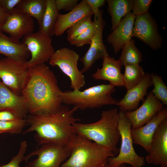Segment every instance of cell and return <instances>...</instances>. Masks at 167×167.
I'll use <instances>...</instances> for the list:
<instances>
[{"mask_svg": "<svg viewBox=\"0 0 167 167\" xmlns=\"http://www.w3.org/2000/svg\"><path fill=\"white\" fill-rule=\"evenodd\" d=\"M59 88L53 72L45 63L28 68L21 95L28 113L40 115L56 113L62 105Z\"/></svg>", "mask_w": 167, "mask_h": 167, "instance_id": "6da1fadb", "label": "cell"}, {"mask_svg": "<svg viewBox=\"0 0 167 167\" xmlns=\"http://www.w3.org/2000/svg\"><path fill=\"white\" fill-rule=\"evenodd\" d=\"M78 109L62 105L55 113L40 115H29L26 119L29 127L23 134L34 131L38 144L48 143L66 144L75 135L73 124L81 119L74 114Z\"/></svg>", "mask_w": 167, "mask_h": 167, "instance_id": "7a4b0ae2", "label": "cell"}, {"mask_svg": "<svg viewBox=\"0 0 167 167\" xmlns=\"http://www.w3.org/2000/svg\"><path fill=\"white\" fill-rule=\"evenodd\" d=\"M119 112L117 108L103 111L97 121L73 124L75 135L105 148L115 155L119 152L117 144L120 138L118 128Z\"/></svg>", "mask_w": 167, "mask_h": 167, "instance_id": "3957f363", "label": "cell"}, {"mask_svg": "<svg viewBox=\"0 0 167 167\" xmlns=\"http://www.w3.org/2000/svg\"><path fill=\"white\" fill-rule=\"evenodd\" d=\"M69 158L60 167H103L115 155L109 149L75 135L68 143Z\"/></svg>", "mask_w": 167, "mask_h": 167, "instance_id": "277c9868", "label": "cell"}, {"mask_svg": "<svg viewBox=\"0 0 167 167\" xmlns=\"http://www.w3.org/2000/svg\"><path fill=\"white\" fill-rule=\"evenodd\" d=\"M115 87L110 84H101L85 90L62 91L61 96L62 103L72 105L78 109L99 108L108 105H116L118 101L112 96Z\"/></svg>", "mask_w": 167, "mask_h": 167, "instance_id": "5b68a950", "label": "cell"}, {"mask_svg": "<svg viewBox=\"0 0 167 167\" xmlns=\"http://www.w3.org/2000/svg\"><path fill=\"white\" fill-rule=\"evenodd\" d=\"M118 128L121 142L118 154L110 157L108 162L112 166L116 167L122 164H128L132 167H142L145 165V158L138 155L133 145L131 135V124L125 117V113L119 112Z\"/></svg>", "mask_w": 167, "mask_h": 167, "instance_id": "8992f818", "label": "cell"}, {"mask_svg": "<svg viewBox=\"0 0 167 167\" xmlns=\"http://www.w3.org/2000/svg\"><path fill=\"white\" fill-rule=\"evenodd\" d=\"M70 154L68 143H45L25 156L24 161L26 163L33 156L37 157L24 167H60Z\"/></svg>", "mask_w": 167, "mask_h": 167, "instance_id": "52a82bcc", "label": "cell"}, {"mask_svg": "<svg viewBox=\"0 0 167 167\" xmlns=\"http://www.w3.org/2000/svg\"><path fill=\"white\" fill-rule=\"evenodd\" d=\"M79 54L67 47L55 51L49 61L53 66H57L70 79L71 88L74 90H79L85 84V77L79 70L77 63Z\"/></svg>", "mask_w": 167, "mask_h": 167, "instance_id": "ba28073f", "label": "cell"}, {"mask_svg": "<svg viewBox=\"0 0 167 167\" xmlns=\"http://www.w3.org/2000/svg\"><path fill=\"white\" fill-rule=\"evenodd\" d=\"M22 43L27 46L31 55L30 59L25 62L28 69L49 62L55 51L51 37L39 30L24 36Z\"/></svg>", "mask_w": 167, "mask_h": 167, "instance_id": "9c48e42d", "label": "cell"}, {"mask_svg": "<svg viewBox=\"0 0 167 167\" xmlns=\"http://www.w3.org/2000/svg\"><path fill=\"white\" fill-rule=\"evenodd\" d=\"M25 62L6 58L0 60V80L15 93L21 95L27 79Z\"/></svg>", "mask_w": 167, "mask_h": 167, "instance_id": "30bf717a", "label": "cell"}, {"mask_svg": "<svg viewBox=\"0 0 167 167\" xmlns=\"http://www.w3.org/2000/svg\"><path fill=\"white\" fill-rule=\"evenodd\" d=\"M133 37L139 39L154 50L161 46L162 39L158 32L156 22L149 13L136 16Z\"/></svg>", "mask_w": 167, "mask_h": 167, "instance_id": "8fae6325", "label": "cell"}, {"mask_svg": "<svg viewBox=\"0 0 167 167\" xmlns=\"http://www.w3.org/2000/svg\"><path fill=\"white\" fill-rule=\"evenodd\" d=\"M102 12L99 16L94 17V22L96 24V30L90 44V46L84 55L80 59L83 64L81 72L87 71L92 65L100 59H103L109 55L103 41V32L105 22L102 17Z\"/></svg>", "mask_w": 167, "mask_h": 167, "instance_id": "7c38bea8", "label": "cell"}, {"mask_svg": "<svg viewBox=\"0 0 167 167\" xmlns=\"http://www.w3.org/2000/svg\"><path fill=\"white\" fill-rule=\"evenodd\" d=\"M145 160L149 164L167 167V118L159 125Z\"/></svg>", "mask_w": 167, "mask_h": 167, "instance_id": "4fadbf2b", "label": "cell"}, {"mask_svg": "<svg viewBox=\"0 0 167 167\" xmlns=\"http://www.w3.org/2000/svg\"><path fill=\"white\" fill-rule=\"evenodd\" d=\"M33 18L17 7L8 16L0 30L10 37L19 40L27 35L33 32Z\"/></svg>", "mask_w": 167, "mask_h": 167, "instance_id": "5bb4252c", "label": "cell"}, {"mask_svg": "<svg viewBox=\"0 0 167 167\" xmlns=\"http://www.w3.org/2000/svg\"><path fill=\"white\" fill-rule=\"evenodd\" d=\"M164 108L162 103L151 91L139 107L133 111L124 113L125 115L130 121L131 129H136L148 123L156 113Z\"/></svg>", "mask_w": 167, "mask_h": 167, "instance_id": "9a60e30c", "label": "cell"}, {"mask_svg": "<svg viewBox=\"0 0 167 167\" xmlns=\"http://www.w3.org/2000/svg\"><path fill=\"white\" fill-rule=\"evenodd\" d=\"M167 118V109L164 108L156 113L152 118L143 126L131 129V135L133 143L143 148L148 152L152 138L160 124Z\"/></svg>", "mask_w": 167, "mask_h": 167, "instance_id": "2e32d148", "label": "cell"}, {"mask_svg": "<svg viewBox=\"0 0 167 167\" xmlns=\"http://www.w3.org/2000/svg\"><path fill=\"white\" fill-rule=\"evenodd\" d=\"M150 74L145 73L141 82L137 85L127 90L124 97L116 104L120 111L124 113L131 112L138 108L140 101L147 94L148 88L152 86Z\"/></svg>", "mask_w": 167, "mask_h": 167, "instance_id": "e0dca14e", "label": "cell"}, {"mask_svg": "<svg viewBox=\"0 0 167 167\" xmlns=\"http://www.w3.org/2000/svg\"><path fill=\"white\" fill-rule=\"evenodd\" d=\"M135 17L131 12L128 13L107 36V41L112 45L115 54L119 51L125 43L132 39Z\"/></svg>", "mask_w": 167, "mask_h": 167, "instance_id": "ac0fdd59", "label": "cell"}, {"mask_svg": "<svg viewBox=\"0 0 167 167\" xmlns=\"http://www.w3.org/2000/svg\"><path fill=\"white\" fill-rule=\"evenodd\" d=\"M93 13L85 0H82L68 13L59 14L56 24L54 35L59 36L82 18Z\"/></svg>", "mask_w": 167, "mask_h": 167, "instance_id": "d6986e66", "label": "cell"}, {"mask_svg": "<svg viewBox=\"0 0 167 167\" xmlns=\"http://www.w3.org/2000/svg\"><path fill=\"white\" fill-rule=\"evenodd\" d=\"M102 60V66L98 69L93 74L94 79L108 81L114 87L123 86L122 66L118 60L109 56L105 57Z\"/></svg>", "mask_w": 167, "mask_h": 167, "instance_id": "ffe728a7", "label": "cell"}, {"mask_svg": "<svg viewBox=\"0 0 167 167\" xmlns=\"http://www.w3.org/2000/svg\"><path fill=\"white\" fill-rule=\"evenodd\" d=\"M0 54L6 58L24 62L30 53L27 46L19 40L8 37L0 30Z\"/></svg>", "mask_w": 167, "mask_h": 167, "instance_id": "44dd1931", "label": "cell"}, {"mask_svg": "<svg viewBox=\"0 0 167 167\" xmlns=\"http://www.w3.org/2000/svg\"><path fill=\"white\" fill-rule=\"evenodd\" d=\"M0 110H9L18 113L24 118L28 113L24 97L6 86L0 80Z\"/></svg>", "mask_w": 167, "mask_h": 167, "instance_id": "7402d4cb", "label": "cell"}, {"mask_svg": "<svg viewBox=\"0 0 167 167\" xmlns=\"http://www.w3.org/2000/svg\"><path fill=\"white\" fill-rule=\"evenodd\" d=\"M108 11L110 15L112 24L111 30L118 25L122 18L132 10V0H107Z\"/></svg>", "mask_w": 167, "mask_h": 167, "instance_id": "603a6c76", "label": "cell"}, {"mask_svg": "<svg viewBox=\"0 0 167 167\" xmlns=\"http://www.w3.org/2000/svg\"><path fill=\"white\" fill-rule=\"evenodd\" d=\"M59 12L55 0H46V8L41 24L39 26V30L50 37L53 36Z\"/></svg>", "mask_w": 167, "mask_h": 167, "instance_id": "cb8c5ba5", "label": "cell"}, {"mask_svg": "<svg viewBox=\"0 0 167 167\" xmlns=\"http://www.w3.org/2000/svg\"><path fill=\"white\" fill-rule=\"evenodd\" d=\"M46 2V0H22L16 7L35 18L39 26L45 11Z\"/></svg>", "mask_w": 167, "mask_h": 167, "instance_id": "d4e9b609", "label": "cell"}, {"mask_svg": "<svg viewBox=\"0 0 167 167\" xmlns=\"http://www.w3.org/2000/svg\"><path fill=\"white\" fill-rule=\"evenodd\" d=\"M124 66L123 83L124 86L128 90L139 84L143 79L145 73L139 64H127Z\"/></svg>", "mask_w": 167, "mask_h": 167, "instance_id": "484cf974", "label": "cell"}, {"mask_svg": "<svg viewBox=\"0 0 167 167\" xmlns=\"http://www.w3.org/2000/svg\"><path fill=\"white\" fill-rule=\"evenodd\" d=\"M122 49L120 57L118 60L121 66L127 64H139L142 61V54L136 47L134 40L131 39L126 42Z\"/></svg>", "mask_w": 167, "mask_h": 167, "instance_id": "4316f807", "label": "cell"}, {"mask_svg": "<svg viewBox=\"0 0 167 167\" xmlns=\"http://www.w3.org/2000/svg\"><path fill=\"white\" fill-rule=\"evenodd\" d=\"M151 77L154 88L152 91L155 96L164 105H167V87L162 78L156 74L152 73Z\"/></svg>", "mask_w": 167, "mask_h": 167, "instance_id": "83f0119b", "label": "cell"}, {"mask_svg": "<svg viewBox=\"0 0 167 167\" xmlns=\"http://www.w3.org/2000/svg\"><path fill=\"white\" fill-rule=\"evenodd\" d=\"M25 119L0 121V134L8 133L11 134L21 133L27 125Z\"/></svg>", "mask_w": 167, "mask_h": 167, "instance_id": "f1b7e54d", "label": "cell"}, {"mask_svg": "<svg viewBox=\"0 0 167 167\" xmlns=\"http://www.w3.org/2000/svg\"><path fill=\"white\" fill-rule=\"evenodd\" d=\"M92 15L80 19L67 30V39L68 42L85 31L92 22Z\"/></svg>", "mask_w": 167, "mask_h": 167, "instance_id": "f546056e", "label": "cell"}, {"mask_svg": "<svg viewBox=\"0 0 167 167\" xmlns=\"http://www.w3.org/2000/svg\"><path fill=\"white\" fill-rule=\"evenodd\" d=\"M96 23L93 21L85 31L69 42L71 45L77 47L90 45L96 32Z\"/></svg>", "mask_w": 167, "mask_h": 167, "instance_id": "4dcf8cb0", "label": "cell"}, {"mask_svg": "<svg viewBox=\"0 0 167 167\" xmlns=\"http://www.w3.org/2000/svg\"><path fill=\"white\" fill-rule=\"evenodd\" d=\"M27 146V143L26 140L22 141L17 154L13 156L8 163L2 166V167H20V163L24 161Z\"/></svg>", "mask_w": 167, "mask_h": 167, "instance_id": "1f68e13d", "label": "cell"}, {"mask_svg": "<svg viewBox=\"0 0 167 167\" xmlns=\"http://www.w3.org/2000/svg\"><path fill=\"white\" fill-rule=\"evenodd\" d=\"M153 1L152 0H133L132 14L135 16L148 13V10Z\"/></svg>", "mask_w": 167, "mask_h": 167, "instance_id": "d6a6232c", "label": "cell"}, {"mask_svg": "<svg viewBox=\"0 0 167 167\" xmlns=\"http://www.w3.org/2000/svg\"><path fill=\"white\" fill-rule=\"evenodd\" d=\"M78 0H55V4L58 10L71 11L78 4Z\"/></svg>", "mask_w": 167, "mask_h": 167, "instance_id": "836d02e7", "label": "cell"}, {"mask_svg": "<svg viewBox=\"0 0 167 167\" xmlns=\"http://www.w3.org/2000/svg\"><path fill=\"white\" fill-rule=\"evenodd\" d=\"M22 0H0V6L8 15L12 12Z\"/></svg>", "mask_w": 167, "mask_h": 167, "instance_id": "e575fe53", "label": "cell"}, {"mask_svg": "<svg viewBox=\"0 0 167 167\" xmlns=\"http://www.w3.org/2000/svg\"><path fill=\"white\" fill-rule=\"evenodd\" d=\"M92 11L94 17H98L102 11L99 8L103 6L106 2L104 0H85Z\"/></svg>", "mask_w": 167, "mask_h": 167, "instance_id": "d590c367", "label": "cell"}, {"mask_svg": "<svg viewBox=\"0 0 167 167\" xmlns=\"http://www.w3.org/2000/svg\"><path fill=\"white\" fill-rule=\"evenodd\" d=\"M24 119L19 114L14 111L6 110H0V121H7Z\"/></svg>", "mask_w": 167, "mask_h": 167, "instance_id": "8d00e7d4", "label": "cell"}, {"mask_svg": "<svg viewBox=\"0 0 167 167\" xmlns=\"http://www.w3.org/2000/svg\"><path fill=\"white\" fill-rule=\"evenodd\" d=\"M8 15L6 14L0 6V30L5 22Z\"/></svg>", "mask_w": 167, "mask_h": 167, "instance_id": "74e56055", "label": "cell"}, {"mask_svg": "<svg viewBox=\"0 0 167 167\" xmlns=\"http://www.w3.org/2000/svg\"><path fill=\"white\" fill-rule=\"evenodd\" d=\"M103 167H127L125 164H122L116 167L111 165L108 162H107Z\"/></svg>", "mask_w": 167, "mask_h": 167, "instance_id": "f35d334b", "label": "cell"}, {"mask_svg": "<svg viewBox=\"0 0 167 167\" xmlns=\"http://www.w3.org/2000/svg\"><path fill=\"white\" fill-rule=\"evenodd\" d=\"M0 167H2V166H0Z\"/></svg>", "mask_w": 167, "mask_h": 167, "instance_id": "ab89813d", "label": "cell"}]
</instances>
